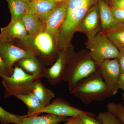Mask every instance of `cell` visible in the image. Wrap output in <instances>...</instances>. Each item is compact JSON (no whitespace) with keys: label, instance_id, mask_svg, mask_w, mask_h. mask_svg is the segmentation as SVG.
<instances>
[{"label":"cell","instance_id":"obj_1","mask_svg":"<svg viewBox=\"0 0 124 124\" xmlns=\"http://www.w3.org/2000/svg\"><path fill=\"white\" fill-rule=\"evenodd\" d=\"M70 93L86 104L101 101L113 96L99 70L80 82Z\"/></svg>","mask_w":124,"mask_h":124},{"label":"cell","instance_id":"obj_2","mask_svg":"<svg viewBox=\"0 0 124 124\" xmlns=\"http://www.w3.org/2000/svg\"><path fill=\"white\" fill-rule=\"evenodd\" d=\"M98 66L89 53L79 57L73 56L64 72L63 80L68 84L70 93L78 85L99 70Z\"/></svg>","mask_w":124,"mask_h":124},{"label":"cell","instance_id":"obj_3","mask_svg":"<svg viewBox=\"0 0 124 124\" xmlns=\"http://www.w3.org/2000/svg\"><path fill=\"white\" fill-rule=\"evenodd\" d=\"M93 2L92 0L84 6L67 11L66 17L59 29L55 42L59 53L67 49L70 46L73 34Z\"/></svg>","mask_w":124,"mask_h":124},{"label":"cell","instance_id":"obj_4","mask_svg":"<svg viewBox=\"0 0 124 124\" xmlns=\"http://www.w3.org/2000/svg\"><path fill=\"white\" fill-rule=\"evenodd\" d=\"M1 78L5 89V98L32 93L34 81L39 79L28 74L17 66L15 67L13 72L10 77H4Z\"/></svg>","mask_w":124,"mask_h":124},{"label":"cell","instance_id":"obj_5","mask_svg":"<svg viewBox=\"0 0 124 124\" xmlns=\"http://www.w3.org/2000/svg\"><path fill=\"white\" fill-rule=\"evenodd\" d=\"M88 46L90 56L98 67L104 60L118 58L120 55V50L104 31L89 39Z\"/></svg>","mask_w":124,"mask_h":124},{"label":"cell","instance_id":"obj_6","mask_svg":"<svg viewBox=\"0 0 124 124\" xmlns=\"http://www.w3.org/2000/svg\"><path fill=\"white\" fill-rule=\"evenodd\" d=\"M99 70L113 96L117 94L121 74L118 58L104 60L99 67Z\"/></svg>","mask_w":124,"mask_h":124},{"label":"cell","instance_id":"obj_7","mask_svg":"<svg viewBox=\"0 0 124 124\" xmlns=\"http://www.w3.org/2000/svg\"><path fill=\"white\" fill-rule=\"evenodd\" d=\"M73 56L67 49L59 52L54 63L46 70L44 78L50 84L55 85L63 80L65 71Z\"/></svg>","mask_w":124,"mask_h":124},{"label":"cell","instance_id":"obj_8","mask_svg":"<svg viewBox=\"0 0 124 124\" xmlns=\"http://www.w3.org/2000/svg\"><path fill=\"white\" fill-rule=\"evenodd\" d=\"M0 31V43L13 42L16 39H18L24 44L29 45L31 40L22 20L11 19L8 24L1 28Z\"/></svg>","mask_w":124,"mask_h":124},{"label":"cell","instance_id":"obj_9","mask_svg":"<svg viewBox=\"0 0 124 124\" xmlns=\"http://www.w3.org/2000/svg\"><path fill=\"white\" fill-rule=\"evenodd\" d=\"M42 113L69 117L80 116L84 114L94 116V115L93 113L71 106L68 102L60 98H56L50 105L43 108L40 112L39 115Z\"/></svg>","mask_w":124,"mask_h":124},{"label":"cell","instance_id":"obj_10","mask_svg":"<svg viewBox=\"0 0 124 124\" xmlns=\"http://www.w3.org/2000/svg\"><path fill=\"white\" fill-rule=\"evenodd\" d=\"M0 54L12 73L13 66L18 61L24 58L35 57L31 51L21 48L13 42L0 43Z\"/></svg>","mask_w":124,"mask_h":124},{"label":"cell","instance_id":"obj_11","mask_svg":"<svg viewBox=\"0 0 124 124\" xmlns=\"http://www.w3.org/2000/svg\"><path fill=\"white\" fill-rule=\"evenodd\" d=\"M64 2L58 4L53 9L45 22V31L52 37L55 44L58 33L64 22L67 14Z\"/></svg>","mask_w":124,"mask_h":124},{"label":"cell","instance_id":"obj_12","mask_svg":"<svg viewBox=\"0 0 124 124\" xmlns=\"http://www.w3.org/2000/svg\"><path fill=\"white\" fill-rule=\"evenodd\" d=\"M99 16L98 5L91 7L80 23L77 31L87 33L89 39L92 38L98 27Z\"/></svg>","mask_w":124,"mask_h":124},{"label":"cell","instance_id":"obj_13","mask_svg":"<svg viewBox=\"0 0 124 124\" xmlns=\"http://www.w3.org/2000/svg\"><path fill=\"white\" fill-rule=\"evenodd\" d=\"M14 66L20 67L26 73L41 79L44 78L46 68L36 57L24 58L19 60Z\"/></svg>","mask_w":124,"mask_h":124},{"label":"cell","instance_id":"obj_14","mask_svg":"<svg viewBox=\"0 0 124 124\" xmlns=\"http://www.w3.org/2000/svg\"><path fill=\"white\" fill-rule=\"evenodd\" d=\"M58 4L46 0H31L28 3V13L37 16L45 23L52 10Z\"/></svg>","mask_w":124,"mask_h":124},{"label":"cell","instance_id":"obj_15","mask_svg":"<svg viewBox=\"0 0 124 124\" xmlns=\"http://www.w3.org/2000/svg\"><path fill=\"white\" fill-rule=\"evenodd\" d=\"M22 20L28 35L31 38L45 31V23L35 15L27 13L23 17Z\"/></svg>","mask_w":124,"mask_h":124},{"label":"cell","instance_id":"obj_16","mask_svg":"<svg viewBox=\"0 0 124 124\" xmlns=\"http://www.w3.org/2000/svg\"><path fill=\"white\" fill-rule=\"evenodd\" d=\"M98 6L102 28L103 31L116 26L118 24L114 19L110 7L103 0H99Z\"/></svg>","mask_w":124,"mask_h":124},{"label":"cell","instance_id":"obj_17","mask_svg":"<svg viewBox=\"0 0 124 124\" xmlns=\"http://www.w3.org/2000/svg\"><path fill=\"white\" fill-rule=\"evenodd\" d=\"M32 93L39 100L44 108L50 104L51 100L55 97L54 92L45 87L41 79H37L34 81Z\"/></svg>","mask_w":124,"mask_h":124},{"label":"cell","instance_id":"obj_18","mask_svg":"<svg viewBox=\"0 0 124 124\" xmlns=\"http://www.w3.org/2000/svg\"><path fill=\"white\" fill-rule=\"evenodd\" d=\"M69 117H62L48 114L41 116H27L18 124H59L66 121Z\"/></svg>","mask_w":124,"mask_h":124},{"label":"cell","instance_id":"obj_19","mask_svg":"<svg viewBox=\"0 0 124 124\" xmlns=\"http://www.w3.org/2000/svg\"><path fill=\"white\" fill-rule=\"evenodd\" d=\"M23 102L28 109V116H38L44 107L32 93L18 95L15 96Z\"/></svg>","mask_w":124,"mask_h":124},{"label":"cell","instance_id":"obj_20","mask_svg":"<svg viewBox=\"0 0 124 124\" xmlns=\"http://www.w3.org/2000/svg\"><path fill=\"white\" fill-rule=\"evenodd\" d=\"M104 32L119 50H124V23L118 24L115 27Z\"/></svg>","mask_w":124,"mask_h":124},{"label":"cell","instance_id":"obj_21","mask_svg":"<svg viewBox=\"0 0 124 124\" xmlns=\"http://www.w3.org/2000/svg\"><path fill=\"white\" fill-rule=\"evenodd\" d=\"M11 14V18L22 20L23 16L28 13V3L19 0H6Z\"/></svg>","mask_w":124,"mask_h":124},{"label":"cell","instance_id":"obj_22","mask_svg":"<svg viewBox=\"0 0 124 124\" xmlns=\"http://www.w3.org/2000/svg\"><path fill=\"white\" fill-rule=\"evenodd\" d=\"M26 115H15L7 111L0 106V123L1 124H18L22 121Z\"/></svg>","mask_w":124,"mask_h":124},{"label":"cell","instance_id":"obj_23","mask_svg":"<svg viewBox=\"0 0 124 124\" xmlns=\"http://www.w3.org/2000/svg\"><path fill=\"white\" fill-rule=\"evenodd\" d=\"M96 119L102 124H124L118 117L108 111L100 112Z\"/></svg>","mask_w":124,"mask_h":124},{"label":"cell","instance_id":"obj_24","mask_svg":"<svg viewBox=\"0 0 124 124\" xmlns=\"http://www.w3.org/2000/svg\"><path fill=\"white\" fill-rule=\"evenodd\" d=\"M107 111L118 117L124 124V106L120 103L110 102L106 105Z\"/></svg>","mask_w":124,"mask_h":124},{"label":"cell","instance_id":"obj_25","mask_svg":"<svg viewBox=\"0 0 124 124\" xmlns=\"http://www.w3.org/2000/svg\"><path fill=\"white\" fill-rule=\"evenodd\" d=\"M92 0H66L64 3L66 5L67 11H71L84 6Z\"/></svg>","mask_w":124,"mask_h":124},{"label":"cell","instance_id":"obj_26","mask_svg":"<svg viewBox=\"0 0 124 124\" xmlns=\"http://www.w3.org/2000/svg\"><path fill=\"white\" fill-rule=\"evenodd\" d=\"M110 7L116 23L118 24L124 23V10L113 6Z\"/></svg>","mask_w":124,"mask_h":124},{"label":"cell","instance_id":"obj_27","mask_svg":"<svg viewBox=\"0 0 124 124\" xmlns=\"http://www.w3.org/2000/svg\"><path fill=\"white\" fill-rule=\"evenodd\" d=\"M13 73L9 69L5 62L1 58L0 54V77H9Z\"/></svg>","mask_w":124,"mask_h":124},{"label":"cell","instance_id":"obj_28","mask_svg":"<svg viewBox=\"0 0 124 124\" xmlns=\"http://www.w3.org/2000/svg\"><path fill=\"white\" fill-rule=\"evenodd\" d=\"M79 116L83 124H102L98 120L94 118L93 116L84 114Z\"/></svg>","mask_w":124,"mask_h":124},{"label":"cell","instance_id":"obj_29","mask_svg":"<svg viewBox=\"0 0 124 124\" xmlns=\"http://www.w3.org/2000/svg\"><path fill=\"white\" fill-rule=\"evenodd\" d=\"M120 55L118 58L121 74L124 73V50H120Z\"/></svg>","mask_w":124,"mask_h":124},{"label":"cell","instance_id":"obj_30","mask_svg":"<svg viewBox=\"0 0 124 124\" xmlns=\"http://www.w3.org/2000/svg\"><path fill=\"white\" fill-rule=\"evenodd\" d=\"M65 124H83L79 116L70 117L67 120Z\"/></svg>","mask_w":124,"mask_h":124},{"label":"cell","instance_id":"obj_31","mask_svg":"<svg viewBox=\"0 0 124 124\" xmlns=\"http://www.w3.org/2000/svg\"><path fill=\"white\" fill-rule=\"evenodd\" d=\"M111 6L124 10V0H112Z\"/></svg>","mask_w":124,"mask_h":124},{"label":"cell","instance_id":"obj_32","mask_svg":"<svg viewBox=\"0 0 124 124\" xmlns=\"http://www.w3.org/2000/svg\"><path fill=\"white\" fill-rule=\"evenodd\" d=\"M118 87L119 89L123 90V93L122 94V100L124 101V73H121L120 76L119 80Z\"/></svg>","mask_w":124,"mask_h":124},{"label":"cell","instance_id":"obj_33","mask_svg":"<svg viewBox=\"0 0 124 124\" xmlns=\"http://www.w3.org/2000/svg\"><path fill=\"white\" fill-rule=\"evenodd\" d=\"M46 0L51 1V2H55V3H57V4H59V3L65 2L66 0Z\"/></svg>","mask_w":124,"mask_h":124},{"label":"cell","instance_id":"obj_34","mask_svg":"<svg viewBox=\"0 0 124 124\" xmlns=\"http://www.w3.org/2000/svg\"><path fill=\"white\" fill-rule=\"evenodd\" d=\"M19 0L21 1H23V2H26V3H28L30 2L31 0Z\"/></svg>","mask_w":124,"mask_h":124},{"label":"cell","instance_id":"obj_35","mask_svg":"<svg viewBox=\"0 0 124 124\" xmlns=\"http://www.w3.org/2000/svg\"></svg>","mask_w":124,"mask_h":124}]
</instances>
